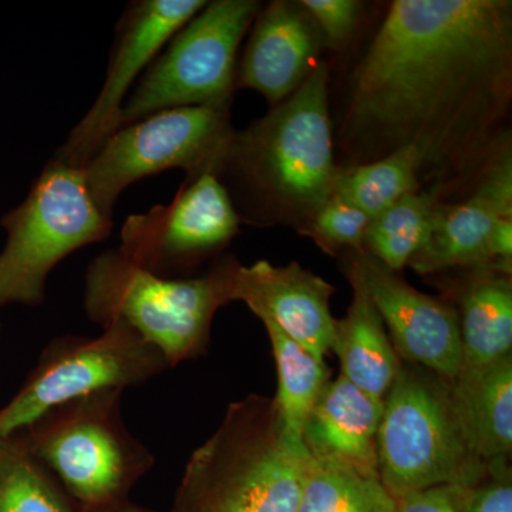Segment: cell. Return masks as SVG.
<instances>
[{
	"instance_id": "cell-11",
	"label": "cell",
	"mask_w": 512,
	"mask_h": 512,
	"mask_svg": "<svg viewBox=\"0 0 512 512\" xmlns=\"http://www.w3.org/2000/svg\"><path fill=\"white\" fill-rule=\"evenodd\" d=\"M239 224L220 178L202 175L185 180L168 204L127 217L119 251L153 274L185 278L194 266L227 247Z\"/></svg>"
},
{
	"instance_id": "cell-4",
	"label": "cell",
	"mask_w": 512,
	"mask_h": 512,
	"mask_svg": "<svg viewBox=\"0 0 512 512\" xmlns=\"http://www.w3.org/2000/svg\"><path fill=\"white\" fill-rule=\"evenodd\" d=\"M238 265L227 256L197 278H164L109 249L87 266L84 309L101 328L128 326L173 367L207 348L215 313L232 302Z\"/></svg>"
},
{
	"instance_id": "cell-13",
	"label": "cell",
	"mask_w": 512,
	"mask_h": 512,
	"mask_svg": "<svg viewBox=\"0 0 512 512\" xmlns=\"http://www.w3.org/2000/svg\"><path fill=\"white\" fill-rule=\"evenodd\" d=\"M400 359L454 382L463 365L460 323L454 306L417 291L377 259L350 254Z\"/></svg>"
},
{
	"instance_id": "cell-1",
	"label": "cell",
	"mask_w": 512,
	"mask_h": 512,
	"mask_svg": "<svg viewBox=\"0 0 512 512\" xmlns=\"http://www.w3.org/2000/svg\"><path fill=\"white\" fill-rule=\"evenodd\" d=\"M511 104V0H396L352 77L343 167L412 148L444 201L510 150Z\"/></svg>"
},
{
	"instance_id": "cell-2",
	"label": "cell",
	"mask_w": 512,
	"mask_h": 512,
	"mask_svg": "<svg viewBox=\"0 0 512 512\" xmlns=\"http://www.w3.org/2000/svg\"><path fill=\"white\" fill-rule=\"evenodd\" d=\"M329 70L319 63L288 99L235 131L220 181L241 222L289 225L303 235L335 190Z\"/></svg>"
},
{
	"instance_id": "cell-21",
	"label": "cell",
	"mask_w": 512,
	"mask_h": 512,
	"mask_svg": "<svg viewBox=\"0 0 512 512\" xmlns=\"http://www.w3.org/2000/svg\"><path fill=\"white\" fill-rule=\"evenodd\" d=\"M298 512H396V500L379 471L311 456Z\"/></svg>"
},
{
	"instance_id": "cell-18",
	"label": "cell",
	"mask_w": 512,
	"mask_h": 512,
	"mask_svg": "<svg viewBox=\"0 0 512 512\" xmlns=\"http://www.w3.org/2000/svg\"><path fill=\"white\" fill-rule=\"evenodd\" d=\"M345 269L353 299L345 318L335 320L330 350L339 357L340 376L370 396L384 400L402 369V359L350 258Z\"/></svg>"
},
{
	"instance_id": "cell-25",
	"label": "cell",
	"mask_w": 512,
	"mask_h": 512,
	"mask_svg": "<svg viewBox=\"0 0 512 512\" xmlns=\"http://www.w3.org/2000/svg\"><path fill=\"white\" fill-rule=\"evenodd\" d=\"M0 512H72L23 437H0Z\"/></svg>"
},
{
	"instance_id": "cell-26",
	"label": "cell",
	"mask_w": 512,
	"mask_h": 512,
	"mask_svg": "<svg viewBox=\"0 0 512 512\" xmlns=\"http://www.w3.org/2000/svg\"><path fill=\"white\" fill-rule=\"evenodd\" d=\"M370 222L372 218L366 212L332 195L303 235L312 238L328 254H336L345 248H350L353 252H363Z\"/></svg>"
},
{
	"instance_id": "cell-23",
	"label": "cell",
	"mask_w": 512,
	"mask_h": 512,
	"mask_svg": "<svg viewBox=\"0 0 512 512\" xmlns=\"http://www.w3.org/2000/svg\"><path fill=\"white\" fill-rule=\"evenodd\" d=\"M264 323L274 352L278 393L274 397L286 429L302 439L303 429L330 370L325 359L313 355L271 322Z\"/></svg>"
},
{
	"instance_id": "cell-29",
	"label": "cell",
	"mask_w": 512,
	"mask_h": 512,
	"mask_svg": "<svg viewBox=\"0 0 512 512\" xmlns=\"http://www.w3.org/2000/svg\"><path fill=\"white\" fill-rule=\"evenodd\" d=\"M466 488L457 485H436L394 498L396 512H463Z\"/></svg>"
},
{
	"instance_id": "cell-14",
	"label": "cell",
	"mask_w": 512,
	"mask_h": 512,
	"mask_svg": "<svg viewBox=\"0 0 512 512\" xmlns=\"http://www.w3.org/2000/svg\"><path fill=\"white\" fill-rule=\"evenodd\" d=\"M333 293L329 282L298 262L239 264L232 284V302H244L256 318L274 323L320 359L328 355L335 329L330 312Z\"/></svg>"
},
{
	"instance_id": "cell-20",
	"label": "cell",
	"mask_w": 512,
	"mask_h": 512,
	"mask_svg": "<svg viewBox=\"0 0 512 512\" xmlns=\"http://www.w3.org/2000/svg\"><path fill=\"white\" fill-rule=\"evenodd\" d=\"M473 269L460 293L461 348L463 370L483 369L511 356V275L491 266Z\"/></svg>"
},
{
	"instance_id": "cell-30",
	"label": "cell",
	"mask_w": 512,
	"mask_h": 512,
	"mask_svg": "<svg viewBox=\"0 0 512 512\" xmlns=\"http://www.w3.org/2000/svg\"><path fill=\"white\" fill-rule=\"evenodd\" d=\"M110 512H153V511L143 510V508H137V507H126V508H117L116 511H110Z\"/></svg>"
},
{
	"instance_id": "cell-9",
	"label": "cell",
	"mask_w": 512,
	"mask_h": 512,
	"mask_svg": "<svg viewBox=\"0 0 512 512\" xmlns=\"http://www.w3.org/2000/svg\"><path fill=\"white\" fill-rule=\"evenodd\" d=\"M261 8L258 0L207 2L128 94L120 128L158 111L231 106L239 46Z\"/></svg>"
},
{
	"instance_id": "cell-15",
	"label": "cell",
	"mask_w": 512,
	"mask_h": 512,
	"mask_svg": "<svg viewBox=\"0 0 512 512\" xmlns=\"http://www.w3.org/2000/svg\"><path fill=\"white\" fill-rule=\"evenodd\" d=\"M503 218H512L511 148L495 158L466 200L437 205L429 241L410 261V268L429 275L491 266L488 244Z\"/></svg>"
},
{
	"instance_id": "cell-22",
	"label": "cell",
	"mask_w": 512,
	"mask_h": 512,
	"mask_svg": "<svg viewBox=\"0 0 512 512\" xmlns=\"http://www.w3.org/2000/svg\"><path fill=\"white\" fill-rule=\"evenodd\" d=\"M440 194L420 190L404 195L389 210L370 222L365 237V252L390 271L410 264L429 241Z\"/></svg>"
},
{
	"instance_id": "cell-3",
	"label": "cell",
	"mask_w": 512,
	"mask_h": 512,
	"mask_svg": "<svg viewBox=\"0 0 512 512\" xmlns=\"http://www.w3.org/2000/svg\"><path fill=\"white\" fill-rule=\"evenodd\" d=\"M309 458L275 400L249 394L192 453L173 512H298Z\"/></svg>"
},
{
	"instance_id": "cell-6",
	"label": "cell",
	"mask_w": 512,
	"mask_h": 512,
	"mask_svg": "<svg viewBox=\"0 0 512 512\" xmlns=\"http://www.w3.org/2000/svg\"><path fill=\"white\" fill-rule=\"evenodd\" d=\"M2 225L8 239L0 252V308L42 305L56 265L109 238L114 224L93 201L83 168L53 157Z\"/></svg>"
},
{
	"instance_id": "cell-10",
	"label": "cell",
	"mask_w": 512,
	"mask_h": 512,
	"mask_svg": "<svg viewBox=\"0 0 512 512\" xmlns=\"http://www.w3.org/2000/svg\"><path fill=\"white\" fill-rule=\"evenodd\" d=\"M167 367L154 346L120 322L104 326L97 338L53 340L25 386L0 410V437L28 429L60 404L138 386Z\"/></svg>"
},
{
	"instance_id": "cell-24",
	"label": "cell",
	"mask_w": 512,
	"mask_h": 512,
	"mask_svg": "<svg viewBox=\"0 0 512 512\" xmlns=\"http://www.w3.org/2000/svg\"><path fill=\"white\" fill-rule=\"evenodd\" d=\"M420 190L419 158L412 148H402L380 160L340 167L333 195L375 220L404 195Z\"/></svg>"
},
{
	"instance_id": "cell-27",
	"label": "cell",
	"mask_w": 512,
	"mask_h": 512,
	"mask_svg": "<svg viewBox=\"0 0 512 512\" xmlns=\"http://www.w3.org/2000/svg\"><path fill=\"white\" fill-rule=\"evenodd\" d=\"M322 36L323 45L338 50L355 35L362 15V3L356 0H301Z\"/></svg>"
},
{
	"instance_id": "cell-12",
	"label": "cell",
	"mask_w": 512,
	"mask_h": 512,
	"mask_svg": "<svg viewBox=\"0 0 512 512\" xmlns=\"http://www.w3.org/2000/svg\"><path fill=\"white\" fill-rule=\"evenodd\" d=\"M205 5V0H134L128 3L116 25L103 86L53 157L73 167H86L119 130L128 94L148 66L168 40Z\"/></svg>"
},
{
	"instance_id": "cell-17",
	"label": "cell",
	"mask_w": 512,
	"mask_h": 512,
	"mask_svg": "<svg viewBox=\"0 0 512 512\" xmlns=\"http://www.w3.org/2000/svg\"><path fill=\"white\" fill-rule=\"evenodd\" d=\"M382 413L383 400L339 375L326 383L316 400L303 429V444L311 456L377 470V431Z\"/></svg>"
},
{
	"instance_id": "cell-28",
	"label": "cell",
	"mask_w": 512,
	"mask_h": 512,
	"mask_svg": "<svg viewBox=\"0 0 512 512\" xmlns=\"http://www.w3.org/2000/svg\"><path fill=\"white\" fill-rule=\"evenodd\" d=\"M463 512H512L511 471L507 460L488 463L483 480L464 490Z\"/></svg>"
},
{
	"instance_id": "cell-19",
	"label": "cell",
	"mask_w": 512,
	"mask_h": 512,
	"mask_svg": "<svg viewBox=\"0 0 512 512\" xmlns=\"http://www.w3.org/2000/svg\"><path fill=\"white\" fill-rule=\"evenodd\" d=\"M451 400L471 451L484 463L512 450V356L463 370L450 383Z\"/></svg>"
},
{
	"instance_id": "cell-7",
	"label": "cell",
	"mask_w": 512,
	"mask_h": 512,
	"mask_svg": "<svg viewBox=\"0 0 512 512\" xmlns=\"http://www.w3.org/2000/svg\"><path fill=\"white\" fill-rule=\"evenodd\" d=\"M121 393L103 390L60 404L22 430L30 453L90 507L116 504L154 466L124 424Z\"/></svg>"
},
{
	"instance_id": "cell-8",
	"label": "cell",
	"mask_w": 512,
	"mask_h": 512,
	"mask_svg": "<svg viewBox=\"0 0 512 512\" xmlns=\"http://www.w3.org/2000/svg\"><path fill=\"white\" fill-rule=\"evenodd\" d=\"M231 106L181 107L119 128L83 168L97 208L113 220L120 195L130 185L167 170H183L185 180L220 178L232 141Z\"/></svg>"
},
{
	"instance_id": "cell-5",
	"label": "cell",
	"mask_w": 512,
	"mask_h": 512,
	"mask_svg": "<svg viewBox=\"0 0 512 512\" xmlns=\"http://www.w3.org/2000/svg\"><path fill=\"white\" fill-rule=\"evenodd\" d=\"M427 372L402 365L383 400L377 471L394 498L436 485L473 487L487 474L464 437L450 383Z\"/></svg>"
},
{
	"instance_id": "cell-16",
	"label": "cell",
	"mask_w": 512,
	"mask_h": 512,
	"mask_svg": "<svg viewBox=\"0 0 512 512\" xmlns=\"http://www.w3.org/2000/svg\"><path fill=\"white\" fill-rule=\"evenodd\" d=\"M323 40L299 2L274 0L262 6L237 64V89H249L272 106L288 99L319 62Z\"/></svg>"
}]
</instances>
